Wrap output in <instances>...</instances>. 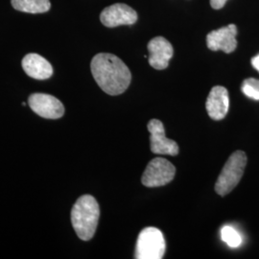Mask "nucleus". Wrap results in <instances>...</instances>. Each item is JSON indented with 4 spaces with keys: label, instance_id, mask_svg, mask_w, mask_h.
<instances>
[{
    "label": "nucleus",
    "instance_id": "obj_1",
    "mask_svg": "<svg viewBox=\"0 0 259 259\" xmlns=\"http://www.w3.org/2000/svg\"><path fill=\"white\" fill-rule=\"evenodd\" d=\"M92 73L103 92L119 95L129 88L132 74L128 66L118 57L110 53H99L93 57Z\"/></svg>",
    "mask_w": 259,
    "mask_h": 259
},
{
    "label": "nucleus",
    "instance_id": "obj_4",
    "mask_svg": "<svg viewBox=\"0 0 259 259\" xmlns=\"http://www.w3.org/2000/svg\"><path fill=\"white\" fill-rule=\"evenodd\" d=\"M165 252V240L157 228L148 227L139 232L135 258L161 259Z\"/></svg>",
    "mask_w": 259,
    "mask_h": 259
},
{
    "label": "nucleus",
    "instance_id": "obj_17",
    "mask_svg": "<svg viewBox=\"0 0 259 259\" xmlns=\"http://www.w3.org/2000/svg\"><path fill=\"white\" fill-rule=\"evenodd\" d=\"M251 65L254 67V69H256L259 72V54L251 59Z\"/></svg>",
    "mask_w": 259,
    "mask_h": 259
},
{
    "label": "nucleus",
    "instance_id": "obj_16",
    "mask_svg": "<svg viewBox=\"0 0 259 259\" xmlns=\"http://www.w3.org/2000/svg\"><path fill=\"white\" fill-rule=\"evenodd\" d=\"M228 0H210V5L213 9L219 10L223 8Z\"/></svg>",
    "mask_w": 259,
    "mask_h": 259
},
{
    "label": "nucleus",
    "instance_id": "obj_8",
    "mask_svg": "<svg viewBox=\"0 0 259 259\" xmlns=\"http://www.w3.org/2000/svg\"><path fill=\"white\" fill-rule=\"evenodd\" d=\"M100 20L109 28L132 25L138 20V13L126 4L116 3L103 10Z\"/></svg>",
    "mask_w": 259,
    "mask_h": 259
},
{
    "label": "nucleus",
    "instance_id": "obj_5",
    "mask_svg": "<svg viewBox=\"0 0 259 259\" xmlns=\"http://www.w3.org/2000/svg\"><path fill=\"white\" fill-rule=\"evenodd\" d=\"M176 174V168L163 157H155L149 162L142 178V185L147 187H159L171 183Z\"/></svg>",
    "mask_w": 259,
    "mask_h": 259
},
{
    "label": "nucleus",
    "instance_id": "obj_2",
    "mask_svg": "<svg viewBox=\"0 0 259 259\" xmlns=\"http://www.w3.org/2000/svg\"><path fill=\"white\" fill-rule=\"evenodd\" d=\"M100 216L99 204L91 195H83L75 203L71 209V223L76 234L83 241L94 236Z\"/></svg>",
    "mask_w": 259,
    "mask_h": 259
},
{
    "label": "nucleus",
    "instance_id": "obj_7",
    "mask_svg": "<svg viewBox=\"0 0 259 259\" xmlns=\"http://www.w3.org/2000/svg\"><path fill=\"white\" fill-rule=\"evenodd\" d=\"M28 103L32 111L44 118L58 119L65 113L63 103L49 94L33 93L29 96Z\"/></svg>",
    "mask_w": 259,
    "mask_h": 259
},
{
    "label": "nucleus",
    "instance_id": "obj_3",
    "mask_svg": "<svg viewBox=\"0 0 259 259\" xmlns=\"http://www.w3.org/2000/svg\"><path fill=\"white\" fill-rule=\"evenodd\" d=\"M247 156L243 151H236L231 155L215 184V191L218 194L224 197L232 192L239 184L247 165Z\"/></svg>",
    "mask_w": 259,
    "mask_h": 259
},
{
    "label": "nucleus",
    "instance_id": "obj_15",
    "mask_svg": "<svg viewBox=\"0 0 259 259\" xmlns=\"http://www.w3.org/2000/svg\"><path fill=\"white\" fill-rule=\"evenodd\" d=\"M241 91L247 97L259 101V80L249 78L244 80L241 85Z\"/></svg>",
    "mask_w": 259,
    "mask_h": 259
},
{
    "label": "nucleus",
    "instance_id": "obj_12",
    "mask_svg": "<svg viewBox=\"0 0 259 259\" xmlns=\"http://www.w3.org/2000/svg\"><path fill=\"white\" fill-rule=\"evenodd\" d=\"M21 65L29 77L37 80H46L53 75L51 64L47 59L36 53H30L25 56Z\"/></svg>",
    "mask_w": 259,
    "mask_h": 259
},
{
    "label": "nucleus",
    "instance_id": "obj_13",
    "mask_svg": "<svg viewBox=\"0 0 259 259\" xmlns=\"http://www.w3.org/2000/svg\"><path fill=\"white\" fill-rule=\"evenodd\" d=\"M11 3L15 9L29 14H42L51 8L49 0H11Z\"/></svg>",
    "mask_w": 259,
    "mask_h": 259
},
{
    "label": "nucleus",
    "instance_id": "obj_14",
    "mask_svg": "<svg viewBox=\"0 0 259 259\" xmlns=\"http://www.w3.org/2000/svg\"><path fill=\"white\" fill-rule=\"evenodd\" d=\"M221 236H222V240L231 248H238L242 244L240 233L231 226L223 227Z\"/></svg>",
    "mask_w": 259,
    "mask_h": 259
},
{
    "label": "nucleus",
    "instance_id": "obj_11",
    "mask_svg": "<svg viewBox=\"0 0 259 259\" xmlns=\"http://www.w3.org/2000/svg\"><path fill=\"white\" fill-rule=\"evenodd\" d=\"M206 111L213 120H222L230 108V97L226 88L222 85L213 87L205 103Z\"/></svg>",
    "mask_w": 259,
    "mask_h": 259
},
{
    "label": "nucleus",
    "instance_id": "obj_6",
    "mask_svg": "<svg viewBox=\"0 0 259 259\" xmlns=\"http://www.w3.org/2000/svg\"><path fill=\"white\" fill-rule=\"evenodd\" d=\"M150 133L151 151L156 155L177 156L180 152L179 145L173 139H167L163 123L158 119L149 121L147 125Z\"/></svg>",
    "mask_w": 259,
    "mask_h": 259
},
{
    "label": "nucleus",
    "instance_id": "obj_9",
    "mask_svg": "<svg viewBox=\"0 0 259 259\" xmlns=\"http://www.w3.org/2000/svg\"><path fill=\"white\" fill-rule=\"evenodd\" d=\"M237 27L234 24H230L226 27L220 28L211 31L206 36L207 47L212 51L222 50L225 53L230 54L237 47Z\"/></svg>",
    "mask_w": 259,
    "mask_h": 259
},
{
    "label": "nucleus",
    "instance_id": "obj_10",
    "mask_svg": "<svg viewBox=\"0 0 259 259\" xmlns=\"http://www.w3.org/2000/svg\"><path fill=\"white\" fill-rule=\"evenodd\" d=\"M149 64L157 70L167 68L171 58L173 57V47L163 37L152 38L148 44Z\"/></svg>",
    "mask_w": 259,
    "mask_h": 259
}]
</instances>
